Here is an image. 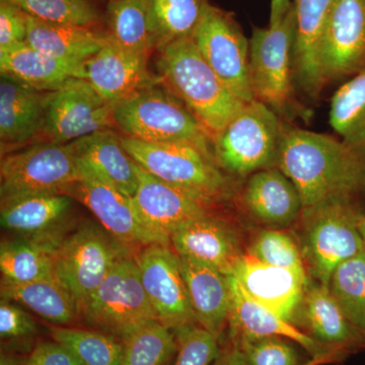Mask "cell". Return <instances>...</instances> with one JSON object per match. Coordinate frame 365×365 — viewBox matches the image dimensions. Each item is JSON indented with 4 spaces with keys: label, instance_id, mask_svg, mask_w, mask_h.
Listing matches in <instances>:
<instances>
[{
    "label": "cell",
    "instance_id": "1",
    "mask_svg": "<svg viewBox=\"0 0 365 365\" xmlns=\"http://www.w3.org/2000/svg\"><path fill=\"white\" fill-rule=\"evenodd\" d=\"M277 168L299 190L304 209L335 199L365 201V160L342 139L285 122Z\"/></svg>",
    "mask_w": 365,
    "mask_h": 365
},
{
    "label": "cell",
    "instance_id": "2",
    "mask_svg": "<svg viewBox=\"0 0 365 365\" xmlns=\"http://www.w3.org/2000/svg\"><path fill=\"white\" fill-rule=\"evenodd\" d=\"M158 81L188 108L211 139L239 113L242 102L201 56L192 38L158 49Z\"/></svg>",
    "mask_w": 365,
    "mask_h": 365
},
{
    "label": "cell",
    "instance_id": "3",
    "mask_svg": "<svg viewBox=\"0 0 365 365\" xmlns=\"http://www.w3.org/2000/svg\"><path fill=\"white\" fill-rule=\"evenodd\" d=\"M137 165L206 205L235 198L237 185L218 165L211 148L191 143H146L121 136Z\"/></svg>",
    "mask_w": 365,
    "mask_h": 365
},
{
    "label": "cell",
    "instance_id": "4",
    "mask_svg": "<svg viewBox=\"0 0 365 365\" xmlns=\"http://www.w3.org/2000/svg\"><path fill=\"white\" fill-rule=\"evenodd\" d=\"M364 216L365 201L354 199L328 200L302 210L295 225L311 279L328 285L341 263L365 251L359 232Z\"/></svg>",
    "mask_w": 365,
    "mask_h": 365
},
{
    "label": "cell",
    "instance_id": "5",
    "mask_svg": "<svg viewBox=\"0 0 365 365\" xmlns=\"http://www.w3.org/2000/svg\"><path fill=\"white\" fill-rule=\"evenodd\" d=\"M294 40V4L277 26L255 28L250 39V83L254 100L287 122L309 114L297 97Z\"/></svg>",
    "mask_w": 365,
    "mask_h": 365
},
{
    "label": "cell",
    "instance_id": "6",
    "mask_svg": "<svg viewBox=\"0 0 365 365\" xmlns=\"http://www.w3.org/2000/svg\"><path fill=\"white\" fill-rule=\"evenodd\" d=\"M285 122L259 101L246 103L212 139L218 165L235 179L277 168Z\"/></svg>",
    "mask_w": 365,
    "mask_h": 365
},
{
    "label": "cell",
    "instance_id": "7",
    "mask_svg": "<svg viewBox=\"0 0 365 365\" xmlns=\"http://www.w3.org/2000/svg\"><path fill=\"white\" fill-rule=\"evenodd\" d=\"M116 128L146 143H191L212 148L197 118L167 88L155 85L114 107Z\"/></svg>",
    "mask_w": 365,
    "mask_h": 365
},
{
    "label": "cell",
    "instance_id": "8",
    "mask_svg": "<svg viewBox=\"0 0 365 365\" xmlns=\"http://www.w3.org/2000/svg\"><path fill=\"white\" fill-rule=\"evenodd\" d=\"M88 328L123 341L139 328L158 321L145 294L135 254L129 252L115 264L79 314Z\"/></svg>",
    "mask_w": 365,
    "mask_h": 365
},
{
    "label": "cell",
    "instance_id": "9",
    "mask_svg": "<svg viewBox=\"0 0 365 365\" xmlns=\"http://www.w3.org/2000/svg\"><path fill=\"white\" fill-rule=\"evenodd\" d=\"M129 252L96 222H83L67 234L55 252L54 275L73 297L78 314L115 264Z\"/></svg>",
    "mask_w": 365,
    "mask_h": 365
},
{
    "label": "cell",
    "instance_id": "10",
    "mask_svg": "<svg viewBox=\"0 0 365 365\" xmlns=\"http://www.w3.org/2000/svg\"><path fill=\"white\" fill-rule=\"evenodd\" d=\"M79 177L73 143H37L2 155L0 165L1 204L24 197L63 194Z\"/></svg>",
    "mask_w": 365,
    "mask_h": 365
},
{
    "label": "cell",
    "instance_id": "11",
    "mask_svg": "<svg viewBox=\"0 0 365 365\" xmlns=\"http://www.w3.org/2000/svg\"><path fill=\"white\" fill-rule=\"evenodd\" d=\"M208 66L244 103L254 100L250 83V40L232 14L207 4L192 36Z\"/></svg>",
    "mask_w": 365,
    "mask_h": 365
},
{
    "label": "cell",
    "instance_id": "12",
    "mask_svg": "<svg viewBox=\"0 0 365 365\" xmlns=\"http://www.w3.org/2000/svg\"><path fill=\"white\" fill-rule=\"evenodd\" d=\"M112 128L114 106L86 79L71 78L50 93L39 143L68 144Z\"/></svg>",
    "mask_w": 365,
    "mask_h": 365
},
{
    "label": "cell",
    "instance_id": "13",
    "mask_svg": "<svg viewBox=\"0 0 365 365\" xmlns=\"http://www.w3.org/2000/svg\"><path fill=\"white\" fill-rule=\"evenodd\" d=\"M79 165V177L64 189L63 194L85 205L100 225L130 251L148 245H170L169 240L151 230L139 217L131 197L103 181L85 165Z\"/></svg>",
    "mask_w": 365,
    "mask_h": 365
},
{
    "label": "cell",
    "instance_id": "14",
    "mask_svg": "<svg viewBox=\"0 0 365 365\" xmlns=\"http://www.w3.org/2000/svg\"><path fill=\"white\" fill-rule=\"evenodd\" d=\"M135 259L141 283L158 322L172 331L197 324L179 255L170 245H148L139 250Z\"/></svg>",
    "mask_w": 365,
    "mask_h": 365
},
{
    "label": "cell",
    "instance_id": "15",
    "mask_svg": "<svg viewBox=\"0 0 365 365\" xmlns=\"http://www.w3.org/2000/svg\"><path fill=\"white\" fill-rule=\"evenodd\" d=\"M325 86L365 69V0H335L319 48Z\"/></svg>",
    "mask_w": 365,
    "mask_h": 365
},
{
    "label": "cell",
    "instance_id": "16",
    "mask_svg": "<svg viewBox=\"0 0 365 365\" xmlns=\"http://www.w3.org/2000/svg\"><path fill=\"white\" fill-rule=\"evenodd\" d=\"M148 58L125 49L110 38L105 47L83 63V79L115 107L138 91L160 83L148 71Z\"/></svg>",
    "mask_w": 365,
    "mask_h": 365
},
{
    "label": "cell",
    "instance_id": "17",
    "mask_svg": "<svg viewBox=\"0 0 365 365\" xmlns=\"http://www.w3.org/2000/svg\"><path fill=\"white\" fill-rule=\"evenodd\" d=\"M235 198L255 220L269 228L294 227L304 205L299 190L278 168L258 170L244 179Z\"/></svg>",
    "mask_w": 365,
    "mask_h": 365
},
{
    "label": "cell",
    "instance_id": "18",
    "mask_svg": "<svg viewBox=\"0 0 365 365\" xmlns=\"http://www.w3.org/2000/svg\"><path fill=\"white\" fill-rule=\"evenodd\" d=\"M138 187L132 203L146 227L169 240L196 218L209 215V207L181 190L153 176L136 163Z\"/></svg>",
    "mask_w": 365,
    "mask_h": 365
},
{
    "label": "cell",
    "instance_id": "19",
    "mask_svg": "<svg viewBox=\"0 0 365 365\" xmlns=\"http://www.w3.org/2000/svg\"><path fill=\"white\" fill-rule=\"evenodd\" d=\"M170 244L180 257L210 266L225 275H232L246 253L232 225L211 213L182 225L170 235Z\"/></svg>",
    "mask_w": 365,
    "mask_h": 365
},
{
    "label": "cell",
    "instance_id": "20",
    "mask_svg": "<svg viewBox=\"0 0 365 365\" xmlns=\"http://www.w3.org/2000/svg\"><path fill=\"white\" fill-rule=\"evenodd\" d=\"M232 275L252 299L297 326L309 277L261 263L246 253L235 266Z\"/></svg>",
    "mask_w": 365,
    "mask_h": 365
},
{
    "label": "cell",
    "instance_id": "21",
    "mask_svg": "<svg viewBox=\"0 0 365 365\" xmlns=\"http://www.w3.org/2000/svg\"><path fill=\"white\" fill-rule=\"evenodd\" d=\"M50 93L35 90L7 74L0 78L2 155L40 141Z\"/></svg>",
    "mask_w": 365,
    "mask_h": 365
},
{
    "label": "cell",
    "instance_id": "22",
    "mask_svg": "<svg viewBox=\"0 0 365 365\" xmlns=\"http://www.w3.org/2000/svg\"><path fill=\"white\" fill-rule=\"evenodd\" d=\"M74 199L66 194H42L2 203L0 223L16 237L62 242L72 230L69 215Z\"/></svg>",
    "mask_w": 365,
    "mask_h": 365
},
{
    "label": "cell",
    "instance_id": "23",
    "mask_svg": "<svg viewBox=\"0 0 365 365\" xmlns=\"http://www.w3.org/2000/svg\"><path fill=\"white\" fill-rule=\"evenodd\" d=\"M297 323L314 339L340 353L365 345V334L346 318L328 285L311 278L297 314Z\"/></svg>",
    "mask_w": 365,
    "mask_h": 365
},
{
    "label": "cell",
    "instance_id": "24",
    "mask_svg": "<svg viewBox=\"0 0 365 365\" xmlns=\"http://www.w3.org/2000/svg\"><path fill=\"white\" fill-rule=\"evenodd\" d=\"M335 0H292L295 13L294 73L297 88L318 98L325 88L319 48Z\"/></svg>",
    "mask_w": 365,
    "mask_h": 365
},
{
    "label": "cell",
    "instance_id": "25",
    "mask_svg": "<svg viewBox=\"0 0 365 365\" xmlns=\"http://www.w3.org/2000/svg\"><path fill=\"white\" fill-rule=\"evenodd\" d=\"M232 292V307L230 314V337L241 336H280L299 344L314 360H323L337 352L328 346L322 344L313 337L299 330L297 326L252 299L242 290L234 276L230 275Z\"/></svg>",
    "mask_w": 365,
    "mask_h": 365
},
{
    "label": "cell",
    "instance_id": "26",
    "mask_svg": "<svg viewBox=\"0 0 365 365\" xmlns=\"http://www.w3.org/2000/svg\"><path fill=\"white\" fill-rule=\"evenodd\" d=\"M179 258L197 324L220 340L232 314L230 275L198 262Z\"/></svg>",
    "mask_w": 365,
    "mask_h": 365
},
{
    "label": "cell",
    "instance_id": "27",
    "mask_svg": "<svg viewBox=\"0 0 365 365\" xmlns=\"http://www.w3.org/2000/svg\"><path fill=\"white\" fill-rule=\"evenodd\" d=\"M26 41L41 52L76 69L83 78V66L110 41L109 35L91 30L90 26L47 23L26 16Z\"/></svg>",
    "mask_w": 365,
    "mask_h": 365
},
{
    "label": "cell",
    "instance_id": "28",
    "mask_svg": "<svg viewBox=\"0 0 365 365\" xmlns=\"http://www.w3.org/2000/svg\"><path fill=\"white\" fill-rule=\"evenodd\" d=\"M81 165L121 193L133 197L138 187L136 163L112 129L96 132L73 141Z\"/></svg>",
    "mask_w": 365,
    "mask_h": 365
},
{
    "label": "cell",
    "instance_id": "29",
    "mask_svg": "<svg viewBox=\"0 0 365 365\" xmlns=\"http://www.w3.org/2000/svg\"><path fill=\"white\" fill-rule=\"evenodd\" d=\"M1 299L30 309L52 325L71 326L79 319L78 304L56 278L11 283L1 280Z\"/></svg>",
    "mask_w": 365,
    "mask_h": 365
},
{
    "label": "cell",
    "instance_id": "30",
    "mask_svg": "<svg viewBox=\"0 0 365 365\" xmlns=\"http://www.w3.org/2000/svg\"><path fill=\"white\" fill-rule=\"evenodd\" d=\"M0 71L35 90L52 93L71 78L76 69L36 49L28 42L0 50Z\"/></svg>",
    "mask_w": 365,
    "mask_h": 365
},
{
    "label": "cell",
    "instance_id": "31",
    "mask_svg": "<svg viewBox=\"0 0 365 365\" xmlns=\"http://www.w3.org/2000/svg\"><path fill=\"white\" fill-rule=\"evenodd\" d=\"M61 242L16 237L0 245L1 280L11 283L55 278L54 255Z\"/></svg>",
    "mask_w": 365,
    "mask_h": 365
},
{
    "label": "cell",
    "instance_id": "32",
    "mask_svg": "<svg viewBox=\"0 0 365 365\" xmlns=\"http://www.w3.org/2000/svg\"><path fill=\"white\" fill-rule=\"evenodd\" d=\"M107 14L110 38L118 45L146 56L158 49L148 0H109Z\"/></svg>",
    "mask_w": 365,
    "mask_h": 365
},
{
    "label": "cell",
    "instance_id": "33",
    "mask_svg": "<svg viewBox=\"0 0 365 365\" xmlns=\"http://www.w3.org/2000/svg\"><path fill=\"white\" fill-rule=\"evenodd\" d=\"M207 0H148L158 49L191 38L202 19Z\"/></svg>",
    "mask_w": 365,
    "mask_h": 365
},
{
    "label": "cell",
    "instance_id": "34",
    "mask_svg": "<svg viewBox=\"0 0 365 365\" xmlns=\"http://www.w3.org/2000/svg\"><path fill=\"white\" fill-rule=\"evenodd\" d=\"M52 340L66 346L85 365H120L123 341L114 336L71 326H49Z\"/></svg>",
    "mask_w": 365,
    "mask_h": 365
},
{
    "label": "cell",
    "instance_id": "35",
    "mask_svg": "<svg viewBox=\"0 0 365 365\" xmlns=\"http://www.w3.org/2000/svg\"><path fill=\"white\" fill-rule=\"evenodd\" d=\"M123 343L120 365H169L178 352L174 332L158 321L141 327Z\"/></svg>",
    "mask_w": 365,
    "mask_h": 365
},
{
    "label": "cell",
    "instance_id": "36",
    "mask_svg": "<svg viewBox=\"0 0 365 365\" xmlns=\"http://www.w3.org/2000/svg\"><path fill=\"white\" fill-rule=\"evenodd\" d=\"M328 287L346 318L365 334V251L341 263Z\"/></svg>",
    "mask_w": 365,
    "mask_h": 365
},
{
    "label": "cell",
    "instance_id": "37",
    "mask_svg": "<svg viewBox=\"0 0 365 365\" xmlns=\"http://www.w3.org/2000/svg\"><path fill=\"white\" fill-rule=\"evenodd\" d=\"M246 254L261 263L288 269L309 277L299 240L287 230H261L247 247Z\"/></svg>",
    "mask_w": 365,
    "mask_h": 365
},
{
    "label": "cell",
    "instance_id": "38",
    "mask_svg": "<svg viewBox=\"0 0 365 365\" xmlns=\"http://www.w3.org/2000/svg\"><path fill=\"white\" fill-rule=\"evenodd\" d=\"M365 117V69L351 76L334 93L331 101L330 125L344 139Z\"/></svg>",
    "mask_w": 365,
    "mask_h": 365
},
{
    "label": "cell",
    "instance_id": "39",
    "mask_svg": "<svg viewBox=\"0 0 365 365\" xmlns=\"http://www.w3.org/2000/svg\"><path fill=\"white\" fill-rule=\"evenodd\" d=\"M24 13L47 23L91 26L98 20L88 0H11Z\"/></svg>",
    "mask_w": 365,
    "mask_h": 365
},
{
    "label": "cell",
    "instance_id": "40",
    "mask_svg": "<svg viewBox=\"0 0 365 365\" xmlns=\"http://www.w3.org/2000/svg\"><path fill=\"white\" fill-rule=\"evenodd\" d=\"M294 341L280 336H241L232 339L246 365H302Z\"/></svg>",
    "mask_w": 365,
    "mask_h": 365
},
{
    "label": "cell",
    "instance_id": "41",
    "mask_svg": "<svg viewBox=\"0 0 365 365\" xmlns=\"http://www.w3.org/2000/svg\"><path fill=\"white\" fill-rule=\"evenodd\" d=\"M39 333L37 322L11 300L0 302V339L1 350L30 354L33 341Z\"/></svg>",
    "mask_w": 365,
    "mask_h": 365
},
{
    "label": "cell",
    "instance_id": "42",
    "mask_svg": "<svg viewBox=\"0 0 365 365\" xmlns=\"http://www.w3.org/2000/svg\"><path fill=\"white\" fill-rule=\"evenodd\" d=\"M178 342L174 365H212L220 355L218 340L198 324L173 331Z\"/></svg>",
    "mask_w": 365,
    "mask_h": 365
},
{
    "label": "cell",
    "instance_id": "43",
    "mask_svg": "<svg viewBox=\"0 0 365 365\" xmlns=\"http://www.w3.org/2000/svg\"><path fill=\"white\" fill-rule=\"evenodd\" d=\"M26 16L11 0H0V50L26 42Z\"/></svg>",
    "mask_w": 365,
    "mask_h": 365
},
{
    "label": "cell",
    "instance_id": "44",
    "mask_svg": "<svg viewBox=\"0 0 365 365\" xmlns=\"http://www.w3.org/2000/svg\"><path fill=\"white\" fill-rule=\"evenodd\" d=\"M28 365H85L66 346L56 341L35 345L28 355Z\"/></svg>",
    "mask_w": 365,
    "mask_h": 365
},
{
    "label": "cell",
    "instance_id": "45",
    "mask_svg": "<svg viewBox=\"0 0 365 365\" xmlns=\"http://www.w3.org/2000/svg\"><path fill=\"white\" fill-rule=\"evenodd\" d=\"M342 140L365 160V117L359 126Z\"/></svg>",
    "mask_w": 365,
    "mask_h": 365
},
{
    "label": "cell",
    "instance_id": "46",
    "mask_svg": "<svg viewBox=\"0 0 365 365\" xmlns=\"http://www.w3.org/2000/svg\"><path fill=\"white\" fill-rule=\"evenodd\" d=\"M212 365H246V364H245L241 350L237 345L232 343L230 347L220 350V355Z\"/></svg>",
    "mask_w": 365,
    "mask_h": 365
},
{
    "label": "cell",
    "instance_id": "47",
    "mask_svg": "<svg viewBox=\"0 0 365 365\" xmlns=\"http://www.w3.org/2000/svg\"><path fill=\"white\" fill-rule=\"evenodd\" d=\"M292 6V0H271L270 23L269 26H277L287 16Z\"/></svg>",
    "mask_w": 365,
    "mask_h": 365
},
{
    "label": "cell",
    "instance_id": "48",
    "mask_svg": "<svg viewBox=\"0 0 365 365\" xmlns=\"http://www.w3.org/2000/svg\"><path fill=\"white\" fill-rule=\"evenodd\" d=\"M28 355L1 350L0 365H28Z\"/></svg>",
    "mask_w": 365,
    "mask_h": 365
},
{
    "label": "cell",
    "instance_id": "49",
    "mask_svg": "<svg viewBox=\"0 0 365 365\" xmlns=\"http://www.w3.org/2000/svg\"><path fill=\"white\" fill-rule=\"evenodd\" d=\"M359 232L360 235H361L362 241H364V248H365V216L360 220L359 223Z\"/></svg>",
    "mask_w": 365,
    "mask_h": 365
}]
</instances>
